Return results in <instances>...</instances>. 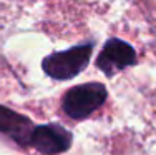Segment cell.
Listing matches in <instances>:
<instances>
[{
    "label": "cell",
    "instance_id": "5b68a950",
    "mask_svg": "<svg viewBox=\"0 0 156 155\" xmlns=\"http://www.w3.org/2000/svg\"><path fill=\"white\" fill-rule=\"evenodd\" d=\"M33 128L35 127L28 117L0 103V134L10 137L18 145L27 147L30 145Z\"/></svg>",
    "mask_w": 156,
    "mask_h": 155
},
{
    "label": "cell",
    "instance_id": "3957f363",
    "mask_svg": "<svg viewBox=\"0 0 156 155\" xmlns=\"http://www.w3.org/2000/svg\"><path fill=\"white\" fill-rule=\"evenodd\" d=\"M138 64V54L131 43L121 39H108L95 58V65L106 77H115L118 72H123Z\"/></svg>",
    "mask_w": 156,
    "mask_h": 155
},
{
    "label": "cell",
    "instance_id": "7a4b0ae2",
    "mask_svg": "<svg viewBox=\"0 0 156 155\" xmlns=\"http://www.w3.org/2000/svg\"><path fill=\"white\" fill-rule=\"evenodd\" d=\"M108 98V90L100 82H87L75 85L65 92L62 109L70 119L85 120L100 109Z\"/></svg>",
    "mask_w": 156,
    "mask_h": 155
},
{
    "label": "cell",
    "instance_id": "277c9868",
    "mask_svg": "<svg viewBox=\"0 0 156 155\" xmlns=\"http://www.w3.org/2000/svg\"><path fill=\"white\" fill-rule=\"evenodd\" d=\"M72 140V132L65 127L58 124H45L33 128L30 145L43 155H58L70 149Z\"/></svg>",
    "mask_w": 156,
    "mask_h": 155
},
{
    "label": "cell",
    "instance_id": "6da1fadb",
    "mask_svg": "<svg viewBox=\"0 0 156 155\" xmlns=\"http://www.w3.org/2000/svg\"><path fill=\"white\" fill-rule=\"evenodd\" d=\"M95 40L73 45L66 50L48 54L42 60V70L53 80H72L90 65Z\"/></svg>",
    "mask_w": 156,
    "mask_h": 155
}]
</instances>
